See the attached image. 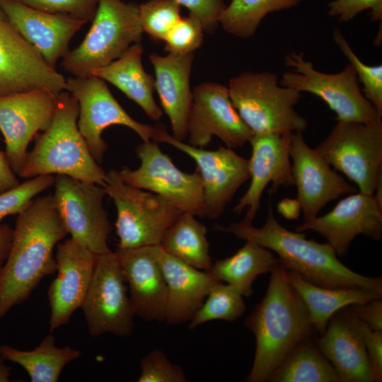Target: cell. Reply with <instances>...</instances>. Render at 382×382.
Here are the masks:
<instances>
[{
    "label": "cell",
    "mask_w": 382,
    "mask_h": 382,
    "mask_svg": "<svg viewBox=\"0 0 382 382\" xmlns=\"http://www.w3.org/2000/svg\"><path fill=\"white\" fill-rule=\"evenodd\" d=\"M204 32L202 23L195 16L181 18L166 35L165 50L168 53H192L202 44Z\"/></svg>",
    "instance_id": "38"
},
{
    "label": "cell",
    "mask_w": 382,
    "mask_h": 382,
    "mask_svg": "<svg viewBox=\"0 0 382 382\" xmlns=\"http://www.w3.org/2000/svg\"><path fill=\"white\" fill-rule=\"evenodd\" d=\"M141 42L132 45L120 57L93 72L105 81L110 82L129 99L134 101L146 115L158 120L163 110L154 98L155 79L143 67Z\"/></svg>",
    "instance_id": "27"
},
{
    "label": "cell",
    "mask_w": 382,
    "mask_h": 382,
    "mask_svg": "<svg viewBox=\"0 0 382 382\" xmlns=\"http://www.w3.org/2000/svg\"><path fill=\"white\" fill-rule=\"evenodd\" d=\"M301 0H231L219 17V24L230 35L241 38L253 36L270 13L291 8Z\"/></svg>",
    "instance_id": "33"
},
{
    "label": "cell",
    "mask_w": 382,
    "mask_h": 382,
    "mask_svg": "<svg viewBox=\"0 0 382 382\" xmlns=\"http://www.w3.org/2000/svg\"><path fill=\"white\" fill-rule=\"evenodd\" d=\"M54 178L53 196L68 234L96 255L110 252L112 228L103 206L104 187L65 175Z\"/></svg>",
    "instance_id": "12"
},
{
    "label": "cell",
    "mask_w": 382,
    "mask_h": 382,
    "mask_svg": "<svg viewBox=\"0 0 382 382\" xmlns=\"http://www.w3.org/2000/svg\"><path fill=\"white\" fill-rule=\"evenodd\" d=\"M332 37L354 68L359 81L362 83L363 94L382 116V65L371 66L363 63L354 52L340 28L334 29Z\"/></svg>",
    "instance_id": "35"
},
{
    "label": "cell",
    "mask_w": 382,
    "mask_h": 382,
    "mask_svg": "<svg viewBox=\"0 0 382 382\" xmlns=\"http://www.w3.org/2000/svg\"><path fill=\"white\" fill-rule=\"evenodd\" d=\"M292 134H260L250 138V183L233 209L237 214L245 211L244 221L253 224L260 207L262 192L270 183H272L270 193L276 192L280 186L294 185L290 161Z\"/></svg>",
    "instance_id": "20"
},
{
    "label": "cell",
    "mask_w": 382,
    "mask_h": 382,
    "mask_svg": "<svg viewBox=\"0 0 382 382\" xmlns=\"http://www.w3.org/2000/svg\"><path fill=\"white\" fill-rule=\"evenodd\" d=\"M13 240V228L7 224H0V270L8 255Z\"/></svg>",
    "instance_id": "46"
},
{
    "label": "cell",
    "mask_w": 382,
    "mask_h": 382,
    "mask_svg": "<svg viewBox=\"0 0 382 382\" xmlns=\"http://www.w3.org/2000/svg\"><path fill=\"white\" fill-rule=\"evenodd\" d=\"M328 14L340 21H349L364 10H370L371 20H382V0H335L328 4Z\"/></svg>",
    "instance_id": "41"
},
{
    "label": "cell",
    "mask_w": 382,
    "mask_h": 382,
    "mask_svg": "<svg viewBox=\"0 0 382 382\" xmlns=\"http://www.w3.org/2000/svg\"><path fill=\"white\" fill-rule=\"evenodd\" d=\"M245 241L231 257L216 260L209 271L218 280L234 286L248 297L253 294L252 285L257 277L271 272L280 262L270 250Z\"/></svg>",
    "instance_id": "29"
},
{
    "label": "cell",
    "mask_w": 382,
    "mask_h": 382,
    "mask_svg": "<svg viewBox=\"0 0 382 382\" xmlns=\"http://www.w3.org/2000/svg\"><path fill=\"white\" fill-rule=\"evenodd\" d=\"M57 96L44 88L0 96V130L6 143V156L16 174L26 158L30 141L50 125L57 108Z\"/></svg>",
    "instance_id": "16"
},
{
    "label": "cell",
    "mask_w": 382,
    "mask_h": 382,
    "mask_svg": "<svg viewBox=\"0 0 382 382\" xmlns=\"http://www.w3.org/2000/svg\"><path fill=\"white\" fill-rule=\"evenodd\" d=\"M57 275L47 290L50 332L69 323L81 308L95 270L96 254L70 238L57 245Z\"/></svg>",
    "instance_id": "18"
},
{
    "label": "cell",
    "mask_w": 382,
    "mask_h": 382,
    "mask_svg": "<svg viewBox=\"0 0 382 382\" xmlns=\"http://www.w3.org/2000/svg\"><path fill=\"white\" fill-rule=\"evenodd\" d=\"M143 30L139 6L122 0H98L92 25L81 43L62 57L73 76H88L141 42Z\"/></svg>",
    "instance_id": "6"
},
{
    "label": "cell",
    "mask_w": 382,
    "mask_h": 382,
    "mask_svg": "<svg viewBox=\"0 0 382 382\" xmlns=\"http://www.w3.org/2000/svg\"><path fill=\"white\" fill-rule=\"evenodd\" d=\"M153 141L171 145L195 162L203 185L206 216L219 217L238 189L250 179L249 159L220 146L206 150L177 140L163 126H156Z\"/></svg>",
    "instance_id": "14"
},
{
    "label": "cell",
    "mask_w": 382,
    "mask_h": 382,
    "mask_svg": "<svg viewBox=\"0 0 382 382\" xmlns=\"http://www.w3.org/2000/svg\"><path fill=\"white\" fill-rule=\"evenodd\" d=\"M214 229L274 251L286 270L296 272L313 284L328 288L366 289L382 294L381 277H366L355 272L339 260L328 242L308 240L303 232L286 229L275 219L270 204L262 227H255L242 220L226 226L216 224Z\"/></svg>",
    "instance_id": "2"
},
{
    "label": "cell",
    "mask_w": 382,
    "mask_h": 382,
    "mask_svg": "<svg viewBox=\"0 0 382 382\" xmlns=\"http://www.w3.org/2000/svg\"><path fill=\"white\" fill-rule=\"evenodd\" d=\"M205 226L195 216L183 212L166 230L160 245L183 262L201 270H209L212 262Z\"/></svg>",
    "instance_id": "32"
},
{
    "label": "cell",
    "mask_w": 382,
    "mask_h": 382,
    "mask_svg": "<svg viewBox=\"0 0 382 382\" xmlns=\"http://www.w3.org/2000/svg\"><path fill=\"white\" fill-rule=\"evenodd\" d=\"M284 64L289 70L282 74L280 84L319 97L335 112L337 121L365 124L382 122V116L363 94L351 64L340 72L325 74L316 70L302 52H296L288 53Z\"/></svg>",
    "instance_id": "8"
},
{
    "label": "cell",
    "mask_w": 382,
    "mask_h": 382,
    "mask_svg": "<svg viewBox=\"0 0 382 382\" xmlns=\"http://www.w3.org/2000/svg\"><path fill=\"white\" fill-rule=\"evenodd\" d=\"M181 6L175 0H149L139 6L143 32L154 40H164L166 35L181 18Z\"/></svg>",
    "instance_id": "36"
},
{
    "label": "cell",
    "mask_w": 382,
    "mask_h": 382,
    "mask_svg": "<svg viewBox=\"0 0 382 382\" xmlns=\"http://www.w3.org/2000/svg\"><path fill=\"white\" fill-rule=\"evenodd\" d=\"M53 175H39L0 192V224L7 216L18 214L40 193L54 185Z\"/></svg>",
    "instance_id": "37"
},
{
    "label": "cell",
    "mask_w": 382,
    "mask_h": 382,
    "mask_svg": "<svg viewBox=\"0 0 382 382\" xmlns=\"http://www.w3.org/2000/svg\"><path fill=\"white\" fill-rule=\"evenodd\" d=\"M8 21L52 68L69 51L74 35L87 22L68 15L44 12L20 0H0Z\"/></svg>",
    "instance_id": "23"
},
{
    "label": "cell",
    "mask_w": 382,
    "mask_h": 382,
    "mask_svg": "<svg viewBox=\"0 0 382 382\" xmlns=\"http://www.w3.org/2000/svg\"><path fill=\"white\" fill-rule=\"evenodd\" d=\"M287 281L304 302L316 334L324 333L339 310L355 303L380 299L382 294L361 288H328L313 284L296 272L286 269Z\"/></svg>",
    "instance_id": "28"
},
{
    "label": "cell",
    "mask_w": 382,
    "mask_h": 382,
    "mask_svg": "<svg viewBox=\"0 0 382 382\" xmlns=\"http://www.w3.org/2000/svg\"><path fill=\"white\" fill-rule=\"evenodd\" d=\"M67 235L53 195L34 198L18 214L0 270V319L26 301L42 279L56 272L54 249Z\"/></svg>",
    "instance_id": "1"
},
{
    "label": "cell",
    "mask_w": 382,
    "mask_h": 382,
    "mask_svg": "<svg viewBox=\"0 0 382 382\" xmlns=\"http://www.w3.org/2000/svg\"><path fill=\"white\" fill-rule=\"evenodd\" d=\"M103 187L117 211V248L160 245L166 230L183 213L163 197L127 185L115 170L106 173Z\"/></svg>",
    "instance_id": "7"
},
{
    "label": "cell",
    "mask_w": 382,
    "mask_h": 382,
    "mask_svg": "<svg viewBox=\"0 0 382 382\" xmlns=\"http://www.w3.org/2000/svg\"><path fill=\"white\" fill-rule=\"evenodd\" d=\"M136 154L140 160L137 168L124 166L117 171L125 183L158 195L183 212L206 216L203 185L197 170L192 173L182 171L153 140L143 141Z\"/></svg>",
    "instance_id": "10"
},
{
    "label": "cell",
    "mask_w": 382,
    "mask_h": 382,
    "mask_svg": "<svg viewBox=\"0 0 382 382\" xmlns=\"http://www.w3.org/2000/svg\"><path fill=\"white\" fill-rule=\"evenodd\" d=\"M185 6L190 14L197 17L202 24L204 32L213 33L219 24V17L225 6L226 0H175Z\"/></svg>",
    "instance_id": "42"
},
{
    "label": "cell",
    "mask_w": 382,
    "mask_h": 382,
    "mask_svg": "<svg viewBox=\"0 0 382 382\" xmlns=\"http://www.w3.org/2000/svg\"><path fill=\"white\" fill-rule=\"evenodd\" d=\"M311 337L297 342L271 373L267 381L340 382L334 368Z\"/></svg>",
    "instance_id": "31"
},
{
    "label": "cell",
    "mask_w": 382,
    "mask_h": 382,
    "mask_svg": "<svg viewBox=\"0 0 382 382\" xmlns=\"http://www.w3.org/2000/svg\"><path fill=\"white\" fill-rule=\"evenodd\" d=\"M314 150L328 165L354 182L359 192L374 194L382 174V122L338 121Z\"/></svg>",
    "instance_id": "9"
},
{
    "label": "cell",
    "mask_w": 382,
    "mask_h": 382,
    "mask_svg": "<svg viewBox=\"0 0 382 382\" xmlns=\"http://www.w3.org/2000/svg\"><path fill=\"white\" fill-rule=\"evenodd\" d=\"M10 369L0 357V381H9Z\"/></svg>",
    "instance_id": "48"
},
{
    "label": "cell",
    "mask_w": 382,
    "mask_h": 382,
    "mask_svg": "<svg viewBox=\"0 0 382 382\" xmlns=\"http://www.w3.org/2000/svg\"><path fill=\"white\" fill-rule=\"evenodd\" d=\"M160 245L116 250L134 314L145 321H165L167 284Z\"/></svg>",
    "instance_id": "22"
},
{
    "label": "cell",
    "mask_w": 382,
    "mask_h": 382,
    "mask_svg": "<svg viewBox=\"0 0 382 382\" xmlns=\"http://www.w3.org/2000/svg\"><path fill=\"white\" fill-rule=\"evenodd\" d=\"M351 307L358 318L371 330L382 331L381 298L363 303L352 304Z\"/></svg>",
    "instance_id": "44"
},
{
    "label": "cell",
    "mask_w": 382,
    "mask_h": 382,
    "mask_svg": "<svg viewBox=\"0 0 382 382\" xmlns=\"http://www.w3.org/2000/svg\"><path fill=\"white\" fill-rule=\"evenodd\" d=\"M291 173L297 187V198L304 221L317 216L329 202L353 193L356 187L331 169L306 143L302 132H293L290 145Z\"/></svg>",
    "instance_id": "21"
},
{
    "label": "cell",
    "mask_w": 382,
    "mask_h": 382,
    "mask_svg": "<svg viewBox=\"0 0 382 382\" xmlns=\"http://www.w3.org/2000/svg\"><path fill=\"white\" fill-rule=\"evenodd\" d=\"M241 291L234 286L219 281L210 289L203 303L189 321L188 328L196 327L215 320L233 322L245 311Z\"/></svg>",
    "instance_id": "34"
},
{
    "label": "cell",
    "mask_w": 382,
    "mask_h": 382,
    "mask_svg": "<svg viewBox=\"0 0 382 382\" xmlns=\"http://www.w3.org/2000/svg\"><path fill=\"white\" fill-rule=\"evenodd\" d=\"M66 91L79 103L78 127L91 155L99 164L108 149L102 133L111 125L129 127L143 141L153 140L156 126L133 119L114 98L102 79L94 75L69 77L66 79Z\"/></svg>",
    "instance_id": "11"
},
{
    "label": "cell",
    "mask_w": 382,
    "mask_h": 382,
    "mask_svg": "<svg viewBox=\"0 0 382 382\" xmlns=\"http://www.w3.org/2000/svg\"><path fill=\"white\" fill-rule=\"evenodd\" d=\"M19 184L6 154L0 151V192L15 187Z\"/></svg>",
    "instance_id": "45"
},
{
    "label": "cell",
    "mask_w": 382,
    "mask_h": 382,
    "mask_svg": "<svg viewBox=\"0 0 382 382\" xmlns=\"http://www.w3.org/2000/svg\"><path fill=\"white\" fill-rule=\"evenodd\" d=\"M161 262L167 284L165 321L168 325L190 321L219 280L209 270L195 268L163 249Z\"/></svg>",
    "instance_id": "26"
},
{
    "label": "cell",
    "mask_w": 382,
    "mask_h": 382,
    "mask_svg": "<svg viewBox=\"0 0 382 382\" xmlns=\"http://www.w3.org/2000/svg\"><path fill=\"white\" fill-rule=\"evenodd\" d=\"M278 212L286 219L293 220L296 219L301 211V206L298 200L285 198L278 204Z\"/></svg>",
    "instance_id": "47"
},
{
    "label": "cell",
    "mask_w": 382,
    "mask_h": 382,
    "mask_svg": "<svg viewBox=\"0 0 382 382\" xmlns=\"http://www.w3.org/2000/svg\"><path fill=\"white\" fill-rule=\"evenodd\" d=\"M35 88L58 95L66 91V79L8 21L0 20V96Z\"/></svg>",
    "instance_id": "17"
},
{
    "label": "cell",
    "mask_w": 382,
    "mask_h": 382,
    "mask_svg": "<svg viewBox=\"0 0 382 382\" xmlns=\"http://www.w3.org/2000/svg\"><path fill=\"white\" fill-rule=\"evenodd\" d=\"M33 8L54 14H63L92 21L98 0H20Z\"/></svg>",
    "instance_id": "40"
},
{
    "label": "cell",
    "mask_w": 382,
    "mask_h": 382,
    "mask_svg": "<svg viewBox=\"0 0 382 382\" xmlns=\"http://www.w3.org/2000/svg\"><path fill=\"white\" fill-rule=\"evenodd\" d=\"M255 337L248 382H265L290 349L316 333L308 311L280 263L271 272L265 295L245 320Z\"/></svg>",
    "instance_id": "3"
},
{
    "label": "cell",
    "mask_w": 382,
    "mask_h": 382,
    "mask_svg": "<svg viewBox=\"0 0 382 382\" xmlns=\"http://www.w3.org/2000/svg\"><path fill=\"white\" fill-rule=\"evenodd\" d=\"M231 100L253 134L303 132L307 120L294 109L301 93L270 71H245L228 82Z\"/></svg>",
    "instance_id": "5"
},
{
    "label": "cell",
    "mask_w": 382,
    "mask_h": 382,
    "mask_svg": "<svg viewBox=\"0 0 382 382\" xmlns=\"http://www.w3.org/2000/svg\"><path fill=\"white\" fill-rule=\"evenodd\" d=\"M149 61L155 72V88L161 107L168 115L173 137L183 141L187 137V125L192 100L190 79L194 55L151 54Z\"/></svg>",
    "instance_id": "25"
},
{
    "label": "cell",
    "mask_w": 382,
    "mask_h": 382,
    "mask_svg": "<svg viewBox=\"0 0 382 382\" xmlns=\"http://www.w3.org/2000/svg\"><path fill=\"white\" fill-rule=\"evenodd\" d=\"M141 374L139 382H186L183 369L173 364L161 350L149 352L140 361Z\"/></svg>",
    "instance_id": "39"
},
{
    "label": "cell",
    "mask_w": 382,
    "mask_h": 382,
    "mask_svg": "<svg viewBox=\"0 0 382 382\" xmlns=\"http://www.w3.org/2000/svg\"><path fill=\"white\" fill-rule=\"evenodd\" d=\"M296 231H312L323 236L338 256L347 254L353 239L364 234L379 241L382 237V207L374 195L361 192L340 200L321 216L304 221Z\"/></svg>",
    "instance_id": "19"
},
{
    "label": "cell",
    "mask_w": 382,
    "mask_h": 382,
    "mask_svg": "<svg viewBox=\"0 0 382 382\" xmlns=\"http://www.w3.org/2000/svg\"><path fill=\"white\" fill-rule=\"evenodd\" d=\"M81 352L69 346L58 347L52 332L34 349L24 351L10 345H0V357L21 366L32 382H57L62 369Z\"/></svg>",
    "instance_id": "30"
},
{
    "label": "cell",
    "mask_w": 382,
    "mask_h": 382,
    "mask_svg": "<svg viewBox=\"0 0 382 382\" xmlns=\"http://www.w3.org/2000/svg\"><path fill=\"white\" fill-rule=\"evenodd\" d=\"M79 114L75 97L67 91L59 93L54 117L28 153L18 173L20 177L65 175L104 186L106 173L93 158L79 132Z\"/></svg>",
    "instance_id": "4"
},
{
    "label": "cell",
    "mask_w": 382,
    "mask_h": 382,
    "mask_svg": "<svg viewBox=\"0 0 382 382\" xmlns=\"http://www.w3.org/2000/svg\"><path fill=\"white\" fill-rule=\"evenodd\" d=\"M116 252L96 255L93 278L81 306L92 337L131 334L135 316Z\"/></svg>",
    "instance_id": "13"
},
{
    "label": "cell",
    "mask_w": 382,
    "mask_h": 382,
    "mask_svg": "<svg viewBox=\"0 0 382 382\" xmlns=\"http://www.w3.org/2000/svg\"><path fill=\"white\" fill-rule=\"evenodd\" d=\"M0 20L8 21L5 13H4L1 7V4H0Z\"/></svg>",
    "instance_id": "49"
},
{
    "label": "cell",
    "mask_w": 382,
    "mask_h": 382,
    "mask_svg": "<svg viewBox=\"0 0 382 382\" xmlns=\"http://www.w3.org/2000/svg\"><path fill=\"white\" fill-rule=\"evenodd\" d=\"M188 144L204 148L217 137L233 149L248 142L253 134L234 108L228 86L204 82L192 91L187 125Z\"/></svg>",
    "instance_id": "15"
},
{
    "label": "cell",
    "mask_w": 382,
    "mask_h": 382,
    "mask_svg": "<svg viewBox=\"0 0 382 382\" xmlns=\"http://www.w3.org/2000/svg\"><path fill=\"white\" fill-rule=\"evenodd\" d=\"M362 331L371 382H381L382 381V331L373 330L363 322Z\"/></svg>",
    "instance_id": "43"
},
{
    "label": "cell",
    "mask_w": 382,
    "mask_h": 382,
    "mask_svg": "<svg viewBox=\"0 0 382 382\" xmlns=\"http://www.w3.org/2000/svg\"><path fill=\"white\" fill-rule=\"evenodd\" d=\"M316 346L331 364L340 382H371L362 331V322L351 306L330 318Z\"/></svg>",
    "instance_id": "24"
}]
</instances>
